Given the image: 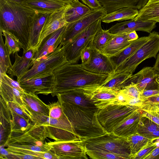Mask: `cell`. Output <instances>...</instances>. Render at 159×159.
Segmentation results:
<instances>
[{
	"label": "cell",
	"mask_w": 159,
	"mask_h": 159,
	"mask_svg": "<svg viewBox=\"0 0 159 159\" xmlns=\"http://www.w3.org/2000/svg\"><path fill=\"white\" fill-rule=\"evenodd\" d=\"M135 20L159 21V2L147 3L139 10L138 15L134 18Z\"/></svg>",
	"instance_id": "d6a6232c"
},
{
	"label": "cell",
	"mask_w": 159,
	"mask_h": 159,
	"mask_svg": "<svg viewBox=\"0 0 159 159\" xmlns=\"http://www.w3.org/2000/svg\"><path fill=\"white\" fill-rule=\"evenodd\" d=\"M50 150L59 159H88L85 143L83 140L48 143Z\"/></svg>",
	"instance_id": "30bf717a"
},
{
	"label": "cell",
	"mask_w": 159,
	"mask_h": 159,
	"mask_svg": "<svg viewBox=\"0 0 159 159\" xmlns=\"http://www.w3.org/2000/svg\"><path fill=\"white\" fill-rule=\"evenodd\" d=\"M139 10L131 7H125L107 13L101 18V21L109 23L115 21L131 20L139 14Z\"/></svg>",
	"instance_id": "f546056e"
},
{
	"label": "cell",
	"mask_w": 159,
	"mask_h": 159,
	"mask_svg": "<svg viewBox=\"0 0 159 159\" xmlns=\"http://www.w3.org/2000/svg\"><path fill=\"white\" fill-rule=\"evenodd\" d=\"M0 30L5 37V45L7 48L10 54H14L19 52L21 48L17 39L8 31L1 29Z\"/></svg>",
	"instance_id": "60d3db41"
},
{
	"label": "cell",
	"mask_w": 159,
	"mask_h": 159,
	"mask_svg": "<svg viewBox=\"0 0 159 159\" xmlns=\"http://www.w3.org/2000/svg\"><path fill=\"white\" fill-rule=\"evenodd\" d=\"M113 35L108 30H103L102 28L96 34L89 45L101 52Z\"/></svg>",
	"instance_id": "d590c367"
},
{
	"label": "cell",
	"mask_w": 159,
	"mask_h": 159,
	"mask_svg": "<svg viewBox=\"0 0 159 159\" xmlns=\"http://www.w3.org/2000/svg\"><path fill=\"white\" fill-rule=\"evenodd\" d=\"M149 36H144L134 40L126 48L117 55L110 57L116 70L148 40Z\"/></svg>",
	"instance_id": "cb8c5ba5"
},
{
	"label": "cell",
	"mask_w": 159,
	"mask_h": 159,
	"mask_svg": "<svg viewBox=\"0 0 159 159\" xmlns=\"http://www.w3.org/2000/svg\"><path fill=\"white\" fill-rule=\"evenodd\" d=\"M38 12L22 2L0 0V29L8 31L17 39L23 52L30 49V27Z\"/></svg>",
	"instance_id": "6da1fadb"
},
{
	"label": "cell",
	"mask_w": 159,
	"mask_h": 159,
	"mask_svg": "<svg viewBox=\"0 0 159 159\" xmlns=\"http://www.w3.org/2000/svg\"><path fill=\"white\" fill-rule=\"evenodd\" d=\"M55 84L51 95L76 89L102 86L111 75L97 74L84 69L81 64L67 61L53 72Z\"/></svg>",
	"instance_id": "7a4b0ae2"
},
{
	"label": "cell",
	"mask_w": 159,
	"mask_h": 159,
	"mask_svg": "<svg viewBox=\"0 0 159 159\" xmlns=\"http://www.w3.org/2000/svg\"><path fill=\"white\" fill-rule=\"evenodd\" d=\"M66 25L48 35L43 40L34 57V63L46 57L58 47L61 42Z\"/></svg>",
	"instance_id": "d6986e66"
},
{
	"label": "cell",
	"mask_w": 159,
	"mask_h": 159,
	"mask_svg": "<svg viewBox=\"0 0 159 159\" xmlns=\"http://www.w3.org/2000/svg\"><path fill=\"white\" fill-rule=\"evenodd\" d=\"M158 22H159V21Z\"/></svg>",
	"instance_id": "e7e4bbea"
},
{
	"label": "cell",
	"mask_w": 159,
	"mask_h": 159,
	"mask_svg": "<svg viewBox=\"0 0 159 159\" xmlns=\"http://www.w3.org/2000/svg\"><path fill=\"white\" fill-rule=\"evenodd\" d=\"M108 13L120 8L131 7L140 10L149 0H98Z\"/></svg>",
	"instance_id": "83f0119b"
},
{
	"label": "cell",
	"mask_w": 159,
	"mask_h": 159,
	"mask_svg": "<svg viewBox=\"0 0 159 159\" xmlns=\"http://www.w3.org/2000/svg\"><path fill=\"white\" fill-rule=\"evenodd\" d=\"M91 56V48L89 45L82 52L81 55V65L87 64L89 62Z\"/></svg>",
	"instance_id": "7dc6e473"
},
{
	"label": "cell",
	"mask_w": 159,
	"mask_h": 159,
	"mask_svg": "<svg viewBox=\"0 0 159 159\" xmlns=\"http://www.w3.org/2000/svg\"><path fill=\"white\" fill-rule=\"evenodd\" d=\"M11 111L12 132H24L28 130L34 125L33 123H31L30 120H27L17 114L11 109Z\"/></svg>",
	"instance_id": "8d00e7d4"
},
{
	"label": "cell",
	"mask_w": 159,
	"mask_h": 159,
	"mask_svg": "<svg viewBox=\"0 0 159 159\" xmlns=\"http://www.w3.org/2000/svg\"><path fill=\"white\" fill-rule=\"evenodd\" d=\"M65 2L69 4L72 2L74 1L73 0H60Z\"/></svg>",
	"instance_id": "680465c9"
},
{
	"label": "cell",
	"mask_w": 159,
	"mask_h": 159,
	"mask_svg": "<svg viewBox=\"0 0 159 159\" xmlns=\"http://www.w3.org/2000/svg\"><path fill=\"white\" fill-rule=\"evenodd\" d=\"M127 38L128 40L131 41L135 40L139 38L135 31L127 33Z\"/></svg>",
	"instance_id": "9f6ffc18"
},
{
	"label": "cell",
	"mask_w": 159,
	"mask_h": 159,
	"mask_svg": "<svg viewBox=\"0 0 159 159\" xmlns=\"http://www.w3.org/2000/svg\"><path fill=\"white\" fill-rule=\"evenodd\" d=\"M142 116L150 119L159 125V112L143 111Z\"/></svg>",
	"instance_id": "f907efd6"
},
{
	"label": "cell",
	"mask_w": 159,
	"mask_h": 159,
	"mask_svg": "<svg viewBox=\"0 0 159 159\" xmlns=\"http://www.w3.org/2000/svg\"><path fill=\"white\" fill-rule=\"evenodd\" d=\"M150 103H159V95L149 98L141 102V106L142 104Z\"/></svg>",
	"instance_id": "f5cc1de1"
},
{
	"label": "cell",
	"mask_w": 159,
	"mask_h": 159,
	"mask_svg": "<svg viewBox=\"0 0 159 159\" xmlns=\"http://www.w3.org/2000/svg\"><path fill=\"white\" fill-rule=\"evenodd\" d=\"M157 22L152 20H135L134 19L117 23L108 30L110 33L113 34L128 33L134 31H140L150 33L156 27Z\"/></svg>",
	"instance_id": "ac0fdd59"
},
{
	"label": "cell",
	"mask_w": 159,
	"mask_h": 159,
	"mask_svg": "<svg viewBox=\"0 0 159 159\" xmlns=\"http://www.w3.org/2000/svg\"><path fill=\"white\" fill-rule=\"evenodd\" d=\"M22 100L27 108L34 113L49 116L48 105L41 101L36 94L24 92L21 96Z\"/></svg>",
	"instance_id": "f1b7e54d"
},
{
	"label": "cell",
	"mask_w": 159,
	"mask_h": 159,
	"mask_svg": "<svg viewBox=\"0 0 159 159\" xmlns=\"http://www.w3.org/2000/svg\"><path fill=\"white\" fill-rule=\"evenodd\" d=\"M59 101L75 132L82 140L97 137L109 133L102 126L98 120V109L89 110Z\"/></svg>",
	"instance_id": "3957f363"
},
{
	"label": "cell",
	"mask_w": 159,
	"mask_h": 159,
	"mask_svg": "<svg viewBox=\"0 0 159 159\" xmlns=\"http://www.w3.org/2000/svg\"><path fill=\"white\" fill-rule=\"evenodd\" d=\"M27 111L31 117L33 123L45 127L48 138L56 141L82 140L75 132L67 116L55 118L39 114L28 109Z\"/></svg>",
	"instance_id": "277c9868"
},
{
	"label": "cell",
	"mask_w": 159,
	"mask_h": 159,
	"mask_svg": "<svg viewBox=\"0 0 159 159\" xmlns=\"http://www.w3.org/2000/svg\"><path fill=\"white\" fill-rule=\"evenodd\" d=\"M157 130H159V125L150 119L142 116L137 133L146 136L148 134Z\"/></svg>",
	"instance_id": "ab89813d"
},
{
	"label": "cell",
	"mask_w": 159,
	"mask_h": 159,
	"mask_svg": "<svg viewBox=\"0 0 159 159\" xmlns=\"http://www.w3.org/2000/svg\"><path fill=\"white\" fill-rule=\"evenodd\" d=\"M14 1L16 2H22L24 0H11Z\"/></svg>",
	"instance_id": "6125c7cd"
},
{
	"label": "cell",
	"mask_w": 159,
	"mask_h": 159,
	"mask_svg": "<svg viewBox=\"0 0 159 159\" xmlns=\"http://www.w3.org/2000/svg\"><path fill=\"white\" fill-rule=\"evenodd\" d=\"M74 1H75V2H79V0H73Z\"/></svg>",
	"instance_id": "be15d7a7"
},
{
	"label": "cell",
	"mask_w": 159,
	"mask_h": 159,
	"mask_svg": "<svg viewBox=\"0 0 159 159\" xmlns=\"http://www.w3.org/2000/svg\"><path fill=\"white\" fill-rule=\"evenodd\" d=\"M132 41L128 40L127 33L113 34L101 52L109 57L115 56L127 47Z\"/></svg>",
	"instance_id": "d4e9b609"
},
{
	"label": "cell",
	"mask_w": 159,
	"mask_h": 159,
	"mask_svg": "<svg viewBox=\"0 0 159 159\" xmlns=\"http://www.w3.org/2000/svg\"><path fill=\"white\" fill-rule=\"evenodd\" d=\"M159 2V0H149L147 3Z\"/></svg>",
	"instance_id": "91938a15"
},
{
	"label": "cell",
	"mask_w": 159,
	"mask_h": 159,
	"mask_svg": "<svg viewBox=\"0 0 159 159\" xmlns=\"http://www.w3.org/2000/svg\"><path fill=\"white\" fill-rule=\"evenodd\" d=\"M144 159H159V146L147 156Z\"/></svg>",
	"instance_id": "db71d44e"
},
{
	"label": "cell",
	"mask_w": 159,
	"mask_h": 159,
	"mask_svg": "<svg viewBox=\"0 0 159 159\" xmlns=\"http://www.w3.org/2000/svg\"><path fill=\"white\" fill-rule=\"evenodd\" d=\"M51 13L38 12L35 16L30 27L29 36L30 48L36 51L41 31L46 20Z\"/></svg>",
	"instance_id": "484cf974"
},
{
	"label": "cell",
	"mask_w": 159,
	"mask_h": 159,
	"mask_svg": "<svg viewBox=\"0 0 159 159\" xmlns=\"http://www.w3.org/2000/svg\"><path fill=\"white\" fill-rule=\"evenodd\" d=\"M0 91V97L7 102H15L25 110L26 107L21 98V96L24 92H21L1 80Z\"/></svg>",
	"instance_id": "4dcf8cb0"
},
{
	"label": "cell",
	"mask_w": 159,
	"mask_h": 159,
	"mask_svg": "<svg viewBox=\"0 0 159 159\" xmlns=\"http://www.w3.org/2000/svg\"><path fill=\"white\" fill-rule=\"evenodd\" d=\"M2 36V32L0 30V71L6 73L12 65L10 57V54L4 43Z\"/></svg>",
	"instance_id": "f35d334b"
},
{
	"label": "cell",
	"mask_w": 159,
	"mask_h": 159,
	"mask_svg": "<svg viewBox=\"0 0 159 159\" xmlns=\"http://www.w3.org/2000/svg\"><path fill=\"white\" fill-rule=\"evenodd\" d=\"M58 100L91 110L98 109L84 94L82 89H76L58 93Z\"/></svg>",
	"instance_id": "603a6c76"
},
{
	"label": "cell",
	"mask_w": 159,
	"mask_h": 159,
	"mask_svg": "<svg viewBox=\"0 0 159 159\" xmlns=\"http://www.w3.org/2000/svg\"><path fill=\"white\" fill-rule=\"evenodd\" d=\"M132 75L133 73L127 71L115 72L102 86L120 91L123 83Z\"/></svg>",
	"instance_id": "e575fe53"
},
{
	"label": "cell",
	"mask_w": 159,
	"mask_h": 159,
	"mask_svg": "<svg viewBox=\"0 0 159 159\" xmlns=\"http://www.w3.org/2000/svg\"><path fill=\"white\" fill-rule=\"evenodd\" d=\"M0 80H2L12 87L19 90L22 92H25L21 87L19 82L14 80L8 76L6 73H0Z\"/></svg>",
	"instance_id": "bcb514c9"
},
{
	"label": "cell",
	"mask_w": 159,
	"mask_h": 159,
	"mask_svg": "<svg viewBox=\"0 0 159 159\" xmlns=\"http://www.w3.org/2000/svg\"><path fill=\"white\" fill-rule=\"evenodd\" d=\"M139 107L143 111L159 112V103H150L142 104Z\"/></svg>",
	"instance_id": "681fc988"
},
{
	"label": "cell",
	"mask_w": 159,
	"mask_h": 159,
	"mask_svg": "<svg viewBox=\"0 0 159 159\" xmlns=\"http://www.w3.org/2000/svg\"><path fill=\"white\" fill-rule=\"evenodd\" d=\"M82 89L87 98L98 109L115 104L119 91L102 86Z\"/></svg>",
	"instance_id": "9a60e30c"
},
{
	"label": "cell",
	"mask_w": 159,
	"mask_h": 159,
	"mask_svg": "<svg viewBox=\"0 0 159 159\" xmlns=\"http://www.w3.org/2000/svg\"><path fill=\"white\" fill-rule=\"evenodd\" d=\"M156 80L157 82L159 85V72L157 75V77L156 78Z\"/></svg>",
	"instance_id": "94428289"
},
{
	"label": "cell",
	"mask_w": 159,
	"mask_h": 159,
	"mask_svg": "<svg viewBox=\"0 0 159 159\" xmlns=\"http://www.w3.org/2000/svg\"><path fill=\"white\" fill-rule=\"evenodd\" d=\"M158 73L153 67H145L137 73L131 75L123 83L121 89L132 83L141 93L148 90L159 89V85L156 80Z\"/></svg>",
	"instance_id": "5bb4252c"
},
{
	"label": "cell",
	"mask_w": 159,
	"mask_h": 159,
	"mask_svg": "<svg viewBox=\"0 0 159 159\" xmlns=\"http://www.w3.org/2000/svg\"><path fill=\"white\" fill-rule=\"evenodd\" d=\"M4 147L0 146V158L8 159L10 153L6 148H4Z\"/></svg>",
	"instance_id": "11a10c76"
},
{
	"label": "cell",
	"mask_w": 159,
	"mask_h": 159,
	"mask_svg": "<svg viewBox=\"0 0 159 159\" xmlns=\"http://www.w3.org/2000/svg\"><path fill=\"white\" fill-rule=\"evenodd\" d=\"M55 80L54 74L51 72L19 82L25 93L48 95L52 92Z\"/></svg>",
	"instance_id": "4fadbf2b"
},
{
	"label": "cell",
	"mask_w": 159,
	"mask_h": 159,
	"mask_svg": "<svg viewBox=\"0 0 159 159\" xmlns=\"http://www.w3.org/2000/svg\"><path fill=\"white\" fill-rule=\"evenodd\" d=\"M143 112L139 108L134 110L116 127L112 133L122 137L136 133Z\"/></svg>",
	"instance_id": "44dd1931"
},
{
	"label": "cell",
	"mask_w": 159,
	"mask_h": 159,
	"mask_svg": "<svg viewBox=\"0 0 159 159\" xmlns=\"http://www.w3.org/2000/svg\"><path fill=\"white\" fill-rule=\"evenodd\" d=\"M67 61L62 46L59 45L53 52L35 62L26 73L17 79V81L18 82L24 81L36 76L53 72Z\"/></svg>",
	"instance_id": "52a82bcc"
},
{
	"label": "cell",
	"mask_w": 159,
	"mask_h": 159,
	"mask_svg": "<svg viewBox=\"0 0 159 159\" xmlns=\"http://www.w3.org/2000/svg\"><path fill=\"white\" fill-rule=\"evenodd\" d=\"M91 10L88 6L79 2L70 3L65 16L68 23L76 21L89 13Z\"/></svg>",
	"instance_id": "1f68e13d"
},
{
	"label": "cell",
	"mask_w": 159,
	"mask_h": 159,
	"mask_svg": "<svg viewBox=\"0 0 159 159\" xmlns=\"http://www.w3.org/2000/svg\"><path fill=\"white\" fill-rule=\"evenodd\" d=\"M86 147L103 149L130 159V149L125 137L117 136L109 133L97 137L83 140Z\"/></svg>",
	"instance_id": "ba28073f"
},
{
	"label": "cell",
	"mask_w": 159,
	"mask_h": 159,
	"mask_svg": "<svg viewBox=\"0 0 159 159\" xmlns=\"http://www.w3.org/2000/svg\"><path fill=\"white\" fill-rule=\"evenodd\" d=\"M22 2L39 12L50 13L60 10L68 4L60 0H24Z\"/></svg>",
	"instance_id": "4316f807"
},
{
	"label": "cell",
	"mask_w": 159,
	"mask_h": 159,
	"mask_svg": "<svg viewBox=\"0 0 159 159\" xmlns=\"http://www.w3.org/2000/svg\"><path fill=\"white\" fill-rule=\"evenodd\" d=\"M49 109V117L55 118H60L66 117L61 105L59 101L48 105Z\"/></svg>",
	"instance_id": "7bdbcfd3"
},
{
	"label": "cell",
	"mask_w": 159,
	"mask_h": 159,
	"mask_svg": "<svg viewBox=\"0 0 159 159\" xmlns=\"http://www.w3.org/2000/svg\"><path fill=\"white\" fill-rule=\"evenodd\" d=\"M47 137L45 127L35 124L26 131L21 133L12 132L7 143L42 146L46 143Z\"/></svg>",
	"instance_id": "7c38bea8"
},
{
	"label": "cell",
	"mask_w": 159,
	"mask_h": 159,
	"mask_svg": "<svg viewBox=\"0 0 159 159\" xmlns=\"http://www.w3.org/2000/svg\"><path fill=\"white\" fill-rule=\"evenodd\" d=\"M91 48V56L90 60L87 64H81L82 67L85 70L93 73L110 75H113L116 69L110 57L100 51Z\"/></svg>",
	"instance_id": "2e32d148"
},
{
	"label": "cell",
	"mask_w": 159,
	"mask_h": 159,
	"mask_svg": "<svg viewBox=\"0 0 159 159\" xmlns=\"http://www.w3.org/2000/svg\"><path fill=\"white\" fill-rule=\"evenodd\" d=\"M36 52L34 49L30 48L23 52L21 57L17 53H15V61L7 71L10 77L12 78L16 76L18 79L26 73L34 63V57Z\"/></svg>",
	"instance_id": "ffe728a7"
},
{
	"label": "cell",
	"mask_w": 159,
	"mask_h": 159,
	"mask_svg": "<svg viewBox=\"0 0 159 159\" xmlns=\"http://www.w3.org/2000/svg\"><path fill=\"white\" fill-rule=\"evenodd\" d=\"M101 18L93 23L62 46L68 62L76 63L83 50L88 47L97 32L102 28Z\"/></svg>",
	"instance_id": "5b68a950"
},
{
	"label": "cell",
	"mask_w": 159,
	"mask_h": 159,
	"mask_svg": "<svg viewBox=\"0 0 159 159\" xmlns=\"http://www.w3.org/2000/svg\"><path fill=\"white\" fill-rule=\"evenodd\" d=\"M139 107L129 105L113 104L98 109V117L102 126L108 133L114 129Z\"/></svg>",
	"instance_id": "9c48e42d"
},
{
	"label": "cell",
	"mask_w": 159,
	"mask_h": 159,
	"mask_svg": "<svg viewBox=\"0 0 159 159\" xmlns=\"http://www.w3.org/2000/svg\"><path fill=\"white\" fill-rule=\"evenodd\" d=\"M86 154L90 158L102 159H125L120 155L110 152L93 147H86Z\"/></svg>",
	"instance_id": "74e56055"
},
{
	"label": "cell",
	"mask_w": 159,
	"mask_h": 159,
	"mask_svg": "<svg viewBox=\"0 0 159 159\" xmlns=\"http://www.w3.org/2000/svg\"><path fill=\"white\" fill-rule=\"evenodd\" d=\"M0 146H6L12 133L11 109L2 98H0Z\"/></svg>",
	"instance_id": "7402d4cb"
},
{
	"label": "cell",
	"mask_w": 159,
	"mask_h": 159,
	"mask_svg": "<svg viewBox=\"0 0 159 159\" xmlns=\"http://www.w3.org/2000/svg\"><path fill=\"white\" fill-rule=\"evenodd\" d=\"M105 9L92 10L88 14L74 22L68 23L60 45L63 46L70 41L78 34L89 26L107 14Z\"/></svg>",
	"instance_id": "8fae6325"
},
{
	"label": "cell",
	"mask_w": 159,
	"mask_h": 159,
	"mask_svg": "<svg viewBox=\"0 0 159 159\" xmlns=\"http://www.w3.org/2000/svg\"><path fill=\"white\" fill-rule=\"evenodd\" d=\"M88 6L91 10H96L102 7L98 0H80Z\"/></svg>",
	"instance_id": "816d5d0a"
},
{
	"label": "cell",
	"mask_w": 159,
	"mask_h": 159,
	"mask_svg": "<svg viewBox=\"0 0 159 159\" xmlns=\"http://www.w3.org/2000/svg\"><path fill=\"white\" fill-rule=\"evenodd\" d=\"M158 95H159V89L147 90L141 93L139 99L142 102L149 98Z\"/></svg>",
	"instance_id": "c3c4849f"
},
{
	"label": "cell",
	"mask_w": 159,
	"mask_h": 159,
	"mask_svg": "<svg viewBox=\"0 0 159 159\" xmlns=\"http://www.w3.org/2000/svg\"><path fill=\"white\" fill-rule=\"evenodd\" d=\"M69 4L60 10L50 13L48 16L40 34L37 50L46 37L68 24L65 15Z\"/></svg>",
	"instance_id": "e0dca14e"
},
{
	"label": "cell",
	"mask_w": 159,
	"mask_h": 159,
	"mask_svg": "<svg viewBox=\"0 0 159 159\" xmlns=\"http://www.w3.org/2000/svg\"><path fill=\"white\" fill-rule=\"evenodd\" d=\"M153 67L159 72V53L157 55L156 62Z\"/></svg>",
	"instance_id": "6f0895ef"
},
{
	"label": "cell",
	"mask_w": 159,
	"mask_h": 159,
	"mask_svg": "<svg viewBox=\"0 0 159 159\" xmlns=\"http://www.w3.org/2000/svg\"><path fill=\"white\" fill-rule=\"evenodd\" d=\"M147 41L116 70L115 73L124 71L133 73L137 66L148 58H156L159 51V34L156 31L149 33Z\"/></svg>",
	"instance_id": "8992f818"
},
{
	"label": "cell",
	"mask_w": 159,
	"mask_h": 159,
	"mask_svg": "<svg viewBox=\"0 0 159 159\" xmlns=\"http://www.w3.org/2000/svg\"><path fill=\"white\" fill-rule=\"evenodd\" d=\"M128 97L130 99L139 98L141 93L136 85L131 83L128 85L122 88L120 90Z\"/></svg>",
	"instance_id": "ee69618b"
},
{
	"label": "cell",
	"mask_w": 159,
	"mask_h": 159,
	"mask_svg": "<svg viewBox=\"0 0 159 159\" xmlns=\"http://www.w3.org/2000/svg\"><path fill=\"white\" fill-rule=\"evenodd\" d=\"M159 146V138L146 145L139 152L132 156L131 159H144L147 156Z\"/></svg>",
	"instance_id": "b9f144b4"
},
{
	"label": "cell",
	"mask_w": 159,
	"mask_h": 159,
	"mask_svg": "<svg viewBox=\"0 0 159 159\" xmlns=\"http://www.w3.org/2000/svg\"><path fill=\"white\" fill-rule=\"evenodd\" d=\"M125 138L130 147V159L132 156L139 152L146 145L158 139L146 137L137 133L130 135Z\"/></svg>",
	"instance_id": "836d02e7"
},
{
	"label": "cell",
	"mask_w": 159,
	"mask_h": 159,
	"mask_svg": "<svg viewBox=\"0 0 159 159\" xmlns=\"http://www.w3.org/2000/svg\"><path fill=\"white\" fill-rule=\"evenodd\" d=\"M7 103L10 108L14 112L31 121L32 118L31 116L26 111L25 109L14 102H7Z\"/></svg>",
	"instance_id": "f6af8a7d"
}]
</instances>
